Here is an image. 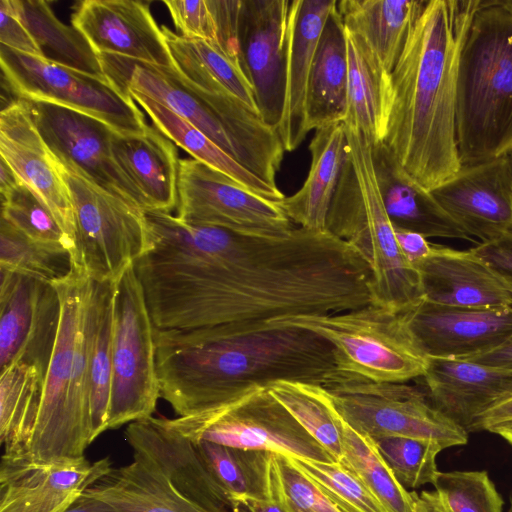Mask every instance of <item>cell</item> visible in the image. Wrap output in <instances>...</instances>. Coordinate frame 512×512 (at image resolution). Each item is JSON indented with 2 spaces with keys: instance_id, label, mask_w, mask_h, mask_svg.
<instances>
[{
  "instance_id": "obj_19",
  "label": "cell",
  "mask_w": 512,
  "mask_h": 512,
  "mask_svg": "<svg viewBox=\"0 0 512 512\" xmlns=\"http://www.w3.org/2000/svg\"><path fill=\"white\" fill-rule=\"evenodd\" d=\"M111 468L109 457L37 463L26 455H3L0 512H64Z\"/></svg>"
},
{
  "instance_id": "obj_29",
  "label": "cell",
  "mask_w": 512,
  "mask_h": 512,
  "mask_svg": "<svg viewBox=\"0 0 512 512\" xmlns=\"http://www.w3.org/2000/svg\"><path fill=\"white\" fill-rule=\"evenodd\" d=\"M347 61V106L344 125L360 131L372 145L386 134L392 90L391 73L365 42L344 27Z\"/></svg>"
},
{
  "instance_id": "obj_51",
  "label": "cell",
  "mask_w": 512,
  "mask_h": 512,
  "mask_svg": "<svg viewBox=\"0 0 512 512\" xmlns=\"http://www.w3.org/2000/svg\"><path fill=\"white\" fill-rule=\"evenodd\" d=\"M397 243L405 259L415 266L429 256L432 243L419 233L394 229Z\"/></svg>"
},
{
  "instance_id": "obj_34",
  "label": "cell",
  "mask_w": 512,
  "mask_h": 512,
  "mask_svg": "<svg viewBox=\"0 0 512 512\" xmlns=\"http://www.w3.org/2000/svg\"><path fill=\"white\" fill-rule=\"evenodd\" d=\"M161 29L174 69L185 82L204 92H230L261 116L253 86L240 65L218 44L185 38L166 26Z\"/></svg>"
},
{
  "instance_id": "obj_54",
  "label": "cell",
  "mask_w": 512,
  "mask_h": 512,
  "mask_svg": "<svg viewBox=\"0 0 512 512\" xmlns=\"http://www.w3.org/2000/svg\"><path fill=\"white\" fill-rule=\"evenodd\" d=\"M467 360L512 370V335L499 347Z\"/></svg>"
},
{
  "instance_id": "obj_2",
  "label": "cell",
  "mask_w": 512,
  "mask_h": 512,
  "mask_svg": "<svg viewBox=\"0 0 512 512\" xmlns=\"http://www.w3.org/2000/svg\"><path fill=\"white\" fill-rule=\"evenodd\" d=\"M236 333L224 326L155 328L160 397L178 417L224 409L278 381L326 387L337 374L333 347L297 327Z\"/></svg>"
},
{
  "instance_id": "obj_22",
  "label": "cell",
  "mask_w": 512,
  "mask_h": 512,
  "mask_svg": "<svg viewBox=\"0 0 512 512\" xmlns=\"http://www.w3.org/2000/svg\"><path fill=\"white\" fill-rule=\"evenodd\" d=\"M0 155L51 211L75 247V216L68 188L23 99L12 101L0 112Z\"/></svg>"
},
{
  "instance_id": "obj_7",
  "label": "cell",
  "mask_w": 512,
  "mask_h": 512,
  "mask_svg": "<svg viewBox=\"0 0 512 512\" xmlns=\"http://www.w3.org/2000/svg\"><path fill=\"white\" fill-rule=\"evenodd\" d=\"M129 61V60H128ZM133 63L113 81L168 107L274 188L284 146L277 130L233 95L203 97L174 68Z\"/></svg>"
},
{
  "instance_id": "obj_52",
  "label": "cell",
  "mask_w": 512,
  "mask_h": 512,
  "mask_svg": "<svg viewBox=\"0 0 512 512\" xmlns=\"http://www.w3.org/2000/svg\"><path fill=\"white\" fill-rule=\"evenodd\" d=\"M232 512H290L281 498L278 477L275 497L272 500L242 499L235 501Z\"/></svg>"
},
{
  "instance_id": "obj_59",
  "label": "cell",
  "mask_w": 512,
  "mask_h": 512,
  "mask_svg": "<svg viewBox=\"0 0 512 512\" xmlns=\"http://www.w3.org/2000/svg\"><path fill=\"white\" fill-rule=\"evenodd\" d=\"M507 155L509 158L510 167H511V171H512V149L507 153Z\"/></svg>"
},
{
  "instance_id": "obj_25",
  "label": "cell",
  "mask_w": 512,
  "mask_h": 512,
  "mask_svg": "<svg viewBox=\"0 0 512 512\" xmlns=\"http://www.w3.org/2000/svg\"><path fill=\"white\" fill-rule=\"evenodd\" d=\"M422 377L432 405L467 433L512 386V370L458 358L428 357Z\"/></svg>"
},
{
  "instance_id": "obj_57",
  "label": "cell",
  "mask_w": 512,
  "mask_h": 512,
  "mask_svg": "<svg viewBox=\"0 0 512 512\" xmlns=\"http://www.w3.org/2000/svg\"><path fill=\"white\" fill-rule=\"evenodd\" d=\"M21 181L12 170V168L6 163L4 159L0 160V193L1 196L6 195L11 190L16 188Z\"/></svg>"
},
{
  "instance_id": "obj_60",
  "label": "cell",
  "mask_w": 512,
  "mask_h": 512,
  "mask_svg": "<svg viewBox=\"0 0 512 512\" xmlns=\"http://www.w3.org/2000/svg\"><path fill=\"white\" fill-rule=\"evenodd\" d=\"M508 512H512V493L510 495V506Z\"/></svg>"
},
{
  "instance_id": "obj_17",
  "label": "cell",
  "mask_w": 512,
  "mask_h": 512,
  "mask_svg": "<svg viewBox=\"0 0 512 512\" xmlns=\"http://www.w3.org/2000/svg\"><path fill=\"white\" fill-rule=\"evenodd\" d=\"M289 0H240V66L253 86L261 117L277 128L286 88Z\"/></svg>"
},
{
  "instance_id": "obj_38",
  "label": "cell",
  "mask_w": 512,
  "mask_h": 512,
  "mask_svg": "<svg viewBox=\"0 0 512 512\" xmlns=\"http://www.w3.org/2000/svg\"><path fill=\"white\" fill-rule=\"evenodd\" d=\"M44 376L32 365L15 363L0 372V443L3 455H26L38 418Z\"/></svg>"
},
{
  "instance_id": "obj_5",
  "label": "cell",
  "mask_w": 512,
  "mask_h": 512,
  "mask_svg": "<svg viewBox=\"0 0 512 512\" xmlns=\"http://www.w3.org/2000/svg\"><path fill=\"white\" fill-rule=\"evenodd\" d=\"M60 320L26 456L37 463L84 458L93 442L88 389V305L92 280L79 267L53 283Z\"/></svg>"
},
{
  "instance_id": "obj_23",
  "label": "cell",
  "mask_w": 512,
  "mask_h": 512,
  "mask_svg": "<svg viewBox=\"0 0 512 512\" xmlns=\"http://www.w3.org/2000/svg\"><path fill=\"white\" fill-rule=\"evenodd\" d=\"M411 331L427 357L470 359L512 335V309H473L425 299L408 309Z\"/></svg>"
},
{
  "instance_id": "obj_56",
  "label": "cell",
  "mask_w": 512,
  "mask_h": 512,
  "mask_svg": "<svg viewBox=\"0 0 512 512\" xmlns=\"http://www.w3.org/2000/svg\"><path fill=\"white\" fill-rule=\"evenodd\" d=\"M64 512H116L109 504L98 498L83 493Z\"/></svg>"
},
{
  "instance_id": "obj_48",
  "label": "cell",
  "mask_w": 512,
  "mask_h": 512,
  "mask_svg": "<svg viewBox=\"0 0 512 512\" xmlns=\"http://www.w3.org/2000/svg\"><path fill=\"white\" fill-rule=\"evenodd\" d=\"M181 36L218 44L217 25L207 0H165Z\"/></svg>"
},
{
  "instance_id": "obj_20",
  "label": "cell",
  "mask_w": 512,
  "mask_h": 512,
  "mask_svg": "<svg viewBox=\"0 0 512 512\" xmlns=\"http://www.w3.org/2000/svg\"><path fill=\"white\" fill-rule=\"evenodd\" d=\"M430 192L444 211L480 243L512 233V171L507 154L461 166L452 178Z\"/></svg>"
},
{
  "instance_id": "obj_32",
  "label": "cell",
  "mask_w": 512,
  "mask_h": 512,
  "mask_svg": "<svg viewBox=\"0 0 512 512\" xmlns=\"http://www.w3.org/2000/svg\"><path fill=\"white\" fill-rule=\"evenodd\" d=\"M427 0H341L344 27L358 35L391 73Z\"/></svg>"
},
{
  "instance_id": "obj_1",
  "label": "cell",
  "mask_w": 512,
  "mask_h": 512,
  "mask_svg": "<svg viewBox=\"0 0 512 512\" xmlns=\"http://www.w3.org/2000/svg\"><path fill=\"white\" fill-rule=\"evenodd\" d=\"M149 245L134 263L157 329L227 326L336 314L373 303L360 253L328 230L259 236L147 214Z\"/></svg>"
},
{
  "instance_id": "obj_28",
  "label": "cell",
  "mask_w": 512,
  "mask_h": 512,
  "mask_svg": "<svg viewBox=\"0 0 512 512\" xmlns=\"http://www.w3.org/2000/svg\"><path fill=\"white\" fill-rule=\"evenodd\" d=\"M114 160L138 191L145 211L169 212L178 204L179 161L175 145L156 127L138 135L114 132Z\"/></svg>"
},
{
  "instance_id": "obj_31",
  "label": "cell",
  "mask_w": 512,
  "mask_h": 512,
  "mask_svg": "<svg viewBox=\"0 0 512 512\" xmlns=\"http://www.w3.org/2000/svg\"><path fill=\"white\" fill-rule=\"evenodd\" d=\"M347 82L345 32L336 4L322 31L309 76L306 96L308 132L344 122Z\"/></svg>"
},
{
  "instance_id": "obj_10",
  "label": "cell",
  "mask_w": 512,
  "mask_h": 512,
  "mask_svg": "<svg viewBox=\"0 0 512 512\" xmlns=\"http://www.w3.org/2000/svg\"><path fill=\"white\" fill-rule=\"evenodd\" d=\"M159 397L155 326L141 283L131 266L114 282L107 430L151 417Z\"/></svg>"
},
{
  "instance_id": "obj_8",
  "label": "cell",
  "mask_w": 512,
  "mask_h": 512,
  "mask_svg": "<svg viewBox=\"0 0 512 512\" xmlns=\"http://www.w3.org/2000/svg\"><path fill=\"white\" fill-rule=\"evenodd\" d=\"M409 307L371 303L336 314L275 319L267 325L297 327L319 335L333 347L341 373L375 382L405 383L422 377L428 360L411 331Z\"/></svg>"
},
{
  "instance_id": "obj_35",
  "label": "cell",
  "mask_w": 512,
  "mask_h": 512,
  "mask_svg": "<svg viewBox=\"0 0 512 512\" xmlns=\"http://www.w3.org/2000/svg\"><path fill=\"white\" fill-rule=\"evenodd\" d=\"M127 93L150 117L154 126L169 140L189 153L193 159L225 174L247 190L273 201L285 198L274 188L237 162L200 130L174 111L138 92Z\"/></svg>"
},
{
  "instance_id": "obj_46",
  "label": "cell",
  "mask_w": 512,
  "mask_h": 512,
  "mask_svg": "<svg viewBox=\"0 0 512 512\" xmlns=\"http://www.w3.org/2000/svg\"><path fill=\"white\" fill-rule=\"evenodd\" d=\"M433 485L451 512H502V497L486 471H438Z\"/></svg>"
},
{
  "instance_id": "obj_49",
  "label": "cell",
  "mask_w": 512,
  "mask_h": 512,
  "mask_svg": "<svg viewBox=\"0 0 512 512\" xmlns=\"http://www.w3.org/2000/svg\"><path fill=\"white\" fill-rule=\"evenodd\" d=\"M0 41L1 45L32 56L43 57L34 38L15 13L11 0L0 3Z\"/></svg>"
},
{
  "instance_id": "obj_4",
  "label": "cell",
  "mask_w": 512,
  "mask_h": 512,
  "mask_svg": "<svg viewBox=\"0 0 512 512\" xmlns=\"http://www.w3.org/2000/svg\"><path fill=\"white\" fill-rule=\"evenodd\" d=\"M456 141L461 166L512 149V0H479L458 57Z\"/></svg>"
},
{
  "instance_id": "obj_24",
  "label": "cell",
  "mask_w": 512,
  "mask_h": 512,
  "mask_svg": "<svg viewBox=\"0 0 512 512\" xmlns=\"http://www.w3.org/2000/svg\"><path fill=\"white\" fill-rule=\"evenodd\" d=\"M423 297L431 303L473 309H512V287L472 249L432 244L414 266Z\"/></svg>"
},
{
  "instance_id": "obj_41",
  "label": "cell",
  "mask_w": 512,
  "mask_h": 512,
  "mask_svg": "<svg viewBox=\"0 0 512 512\" xmlns=\"http://www.w3.org/2000/svg\"><path fill=\"white\" fill-rule=\"evenodd\" d=\"M343 419V418H342ZM339 463L353 473L389 512H414L416 492H408L379 454L372 438L343 419Z\"/></svg>"
},
{
  "instance_id": "obj_47",
  "label": "cell",
  "mask_w": 512,
  "mask_h": 512,
  "mask_svg": "<svg viewBox=\"0 0 512 512\" xmlns=\"http://www.w3.org/2000/svg\"><path fill=\"white\" fill-rule=\"evenodd\" d=\"M281 498L290 512H340L289 457L275 454Z\"/></svg>"
},
{
  "instance_id": "obj_33",
  "label": "cell",
  "mask_w": 512,
  "mask_h": 512,
  "mask_svg": "<svg viewBox=\"0 0 512 512\" xmlns=\"http://www.w3.org/2000/svg\"><path fill=\"white\" fill-rule=\"evenodd\" d=\"M84 493L105 501L116 512H212L186 499L162 474L136 457L128 465L111 468Z\"/></svg>"
},
{
  "instance_id": "obj_44",
  "label": "cell",
  "mask_w": 512,
  "mask_h": 512,
  "mask_svg": "<svg viewBox=\"0 0 512 512\" xmlns=\"http://www.w3.org/2000/svg\"><path fill=\"white\" fill-rule=\"evenodd\" d=\"M1 218L30 239L69 250L74 244L66 236L51 211L24 184L1 196Z\"/></svg>"
},
{
  "instance_id": "obj_40",
  "label": "cell",
  "mask_w": 512,
  "mask_h": 512,
  "mask_svg": "<svg viewBox=\"0 0 512 512\" xmlns=\"http://www.w3.org/2000/svg\"><path fill=\"white\" fill-rule=\"evenodd\" d=\"M267 389L339 462L342 454L343 419L328 390L321 385L294 381H278Z\"/></svg>"
},
{
  "instance_id": "obj_21",
  "label": "cell",
  "mask_w": 512,
  "mask_h": 512,
  "mask_svg": "<svg viewBox=\"0 0 512 512\" xmlns=\"http://www.w3.org/2000/svg\"><path fill=\"white\" fill-rule=\"evenodd\" d=\"M125 437L139 458L162 474L186 499L212 512H232V502L217 483L195 444L166 418L128 424Z\"/></svg>"
},
{
  "instance_id": "obj_12",
  "label": "cell",
  "mask_w": 512,
  "mask_h": 512,
  "mask_svg": "<svg viewBox=\"0 0 512 512\" xmlns=\"http://www.w3.org/2000/svg\"><path fill=\"white\" fill-rule=\"evenodd\" d=\"M324 388L345 422L372 439L422 438L443 449L468 441L462 427L429 403L420 389L406 383L375 382L338 371Z\"/></svg>"
},
{
  "instance_id": "obj_14",
  "label": "cell",
  "mask_w": 512,
  "mask_h": 512,
  "mask_svg": "<svg viewBox=\"0 0 512 512\" xmlns=\"http://www.w3.org/2000/svg\"><path fill=\"white\" fill-rule=\"evenodd\" d=\"M177 189V218L186 223L259 236L296 228L279 201L257 195L195 159L179 161Z\"/></svg>"
},
{
  "instance_id": "obj_55",
  "label": "cell",
  "mask_w": 512,
  "mask_h": 512,
  "mask_svg": "<svg viewBox=\"0 0 512 512\" xmlns=\"http://www.w3.org/2000/svg\"><path fill=\"white\" fill-rule=\"evenodd\" d=\"M414 512H451L436 491L416 494Z\"/></svg>"
},
{
  "instance_id": "obj_3",
  "label": "cell",
  "mask_w": 512,
  "mask_h": 512,
  "mask_svg": "<svg viewBox=\"0 0 512 512\" xmlns=\"http://www.w3.org/2000/svg\"><path fill=\"white\" fill-rule=\"evenodd\" d=\"M479 0H427L391 72L383 142L431 191L461 168L456 141L457 67Z\"/></svg>"
},
{
  "instance_id": "obj_50",
  "label": "cell",
  "mask_w": 512,
  "mask_h": 512,
  "mask_svg": "<svg viewBox=\"0 0 512 512\" xmlns=\"http://www.w3.org/2000/svg\"><path fill=\"white\" fill-rule=\"evenodd\" d=\"M471 249L512 287V233Z\"/></svg>"
},
{
  "instance_id": "obj_36",
  "label": "cell",
  "mask_w": 512,
  "mask_h": 512,
  "mask_svg": "<svg viewBox=\"0 0 512 512\" xmlns=\"http://www.w3.org/2000/svg\"><path fill=\"white\" fill-rule=\"evenodd\" d=\"M114 282L92 280L88 305V389L93 441L107 430L109 417Z\"/></svg>"
},
{
  "instance_id": "obj_11",
  "label": "cell",
  "mask_w": 512,
  "mask_h": 512,
  "mask_svg": "<svg viewBox=\"0 0 512 512\" xmlns=\"http://www.w3.org/2000/svg\"><path fill=\"white\" fill-rule=\"evenodd\" d=\"M0 66L18 99L44 101L87 114L120 135L146 131L144 115L129 94L108 76H98L3 45Z\"/></svg>"
},
{
  "instance_id": "obj_15",
  "label": "cell",
  "mask_w": 512,
  "mask_h": 512,
  "mask_svg": "<svg viewBox=\"0 0 512 512\" xmlns=\"http://www.w3.org/2000/svg\"><path fill=\"white\" fill-rule=\"evenodd\" d=\"M23 100L57 160L73 166L99 187L144 211L138 191L114 160L111 149L114 131L108 125L64 106Z\"/></svg>"
},
{
  "instance_id": "obj_6",
  "label": "cell",
  "mask_w": 512,
  "mask_h": 512,
  "mask_svg": "<svg viewBox=\"0 0 512 512\" xmlns=\"http://www.w3.org/2000/svg\"><path fill=\"white\" fill-rule=\"evenodd\" d=\"M345 135L344 162L326 230L353 246L369 265L373 303L414 305L424 299L420 274L399 249L378 185L372 143L355 129L345 127Z\"/></svg>"
},
{
  "instance_id": "obj_9",
  "label": "cell",
  "mask_w": 512,
  "mask_h": 512,
  "mask_svg": "<svg viewBox=\"0 0 512 512\" xmlns=\"http://www.w3.org/2000/svg\"><path fill=\"white\" fill-rule=\"evenodd\" d=\"M57 164L74 209L75 266L95 282L118 279L148 248L144 211L73 166L59 160Z\"/></svg>"
},
{
  "instance_id": "obj_16",
  "label": "cell",
  "mask_w": 512,
  "mask_h": 512,
  "mask_svg": "<svg viewBox=\"0 0 512 512\" xmlns=\"http://www.w3.org/2000/svg\"><path fill=\"white\" fill-rule=\"evenodd\" d=\"M59 320L52 283L0 268V372L21 362L45 377Z\"/></svg>"
},
{
  "instance_id": "obj_43",
  "label": "cell",
  "mask_w": 512,
  "mask_h": 512,
  "mask_svg": "<svg viewBox=\"0 0 512 512\" xmlns=\"http://www.w3.org/2000/svg\"><path fill=\"white\" fill-rule=\"evenodd\" d=\"M373 441L379 454L405 489L433 484L438 473L436 456L443 450L439 443L404 436H385Z\"/></svg>"
},
{
  "instance_id": "obj_27",
  "label": "cell",
  "mask_w": 512,
  "mask_h": 512,
  "mask_svg": "<svg viewBox=\"0 0 512 512\" xmlns=\"http://www.w3.org/2000/svg\"><path fill=\"white\" fill-rule=\"evenodd\" d=\"M372 157L381 195L394 229L416 232L425 238L478 243L444 211L429 190L405 171L384 142L372 145Z\"/></svg>"
},
{
  "instance_id": "obj_37",
  "label": "cell",
  "mask_w": 512,
  "mask_h": 512,
  "mask_svg": "<svg viewBox=\"0 0 512 512\" xmlns=\"http://www.w3.org/2000/svg\"><path fill=\"white\" fill-rule=\"evenodd\" d=\"M193 443L232 506L242 499L272 500L275 497L277 470L274 453L208 441Z\"/></svg>"
},
{
  "instance_id": "obj_13",
  "label": "cell",
  "mask_w": 512,
  "mask_h": 512,
  "mask_svg": "<svg viewBox=\"0 0 512 512\" xmlns=\"http://www.w3.org/2000/svg\"><path fill=\"white\" fill-rule=\"evenodd\" d=\"M166 420L192 442L208 441L323 463L338 462L267 388L218 411Z\"/></svg>"
},
{
  "instance_id": "obj_53",
  "label": "cell",
  "mask_w": 512,
  "mask_h": 512,
  "mask_svg": "<svg viewBox=\"0 0 512 512\" xmlns=\"http://www.w3.org/2000/svg\"><path fill=\"white\" fill-rule=\"evenodd\" d=\"M508 420H512V386L482 416L479 423V431H487L491 426Z\"/></svg>"
},
{
  "instance_id": "obj_45",
  "label": "cell",
  "mask_w": 512,
  "mask_h": 512,
  "mask_svg": "<svg viewBox=\"0 0 512 512\" xmlns=\"http://www.w3.org/2000/svg\"><path fill=\"white\" fill-rule=\"evenodd\" d=\"M340 512H389L370 490L339 462L323 463L289 457Z\"/></svg>"
},
{
  "instance_id": "obj_30",
  "label": "cell",
  "mask_w": 512,
  "mask_h": 512,
  "mask_svg": "<svg viewBox=\"0 0 512 512\" xmlns=\"http://www.w3.org/2000/svg\"><path fill=\"white\" fill-rule=\"evenodd\" d=\"M345 142L343 122L315 131L309 144L310 170L303 186L279 201L288 218L299 227L326 230L327 215L344 162Z\"/></svg>"
},
{
  "instance_id": "obj_42",
  "label": "cell",
  "mask_w": 512,
  "mask_h": 512,
  "mask_svg": "<svg viewBox=\"0 0 512 512\" xmlns=\"http://www.w3.org/2000/svg\"><path fill=\"white\" fill-rule=\"evenodd\" d=\"M74 267L69 250L34 241L1 218L0 268L53 284Z\"/></svg>"
},
{
  "instance_id": "obj_26",
  "label": "cell",
  "mask_w": 512,
  "mask_h": 512,
  "mask_svg": "<svg viewBox=\"0 0 512 512\" xmlns=\"http://www.w3.org/2000/svg\"><path fill=\"white\" fill-rule=\"evenodd\" d=\"M337 0L290 1L286 31V88L281 120L276 128L287 152L308 134L306 96L317 46Z\"/></svg>"
},
{
  "instance_id": "obj_39",
  "label": "cell",
  "mask_w": 512,
  "mask_h": 512,
  "mask_svg": "<svg viewBox=\"0 0 512 512\" xmlns=\"http://www.w3.org/2000/svg\"><path fill=\"white\" fill-rule=\"evenodd\" d=\"M11 4L44 58L86 73L107 76L87 40L76 28L63 24L48 2L11 0Z\"/></svg>"
},
{
  "instance_id": "obj_18",
  "label": "cell",
  "mask_w": 512,
  "mask_h": 512,
  "mask_svg": "<svg viewBox=\"0 0 512 512\" xmlns=\"http://www.w3.org/2000/svg\"><path fill=\"white\" fill-rule=\"evenodd\" d=\"M71 23L99 57L174 68L162 29L145 2L85 0L76 7Z\"/></svg>"
},
{
  "instance_id": "obj_58",
  "label": "cell",
  "mask_w": 512,
  "mask_h": 512,
  "mask_svg": "<svg viewBox=\"0 0 512 512\" xmlns=\"http://www.w3.org/2000/svg\"><path fill=\"white\" fill-rule=\"evenodd\" d=\"M487 431L500 435L512 445V420L495 424L488 428Z\"/></svg>"
}]
</instances>
